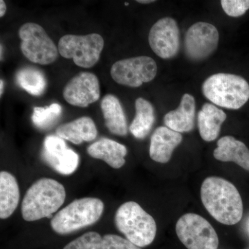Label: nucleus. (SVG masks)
<instances>
[{"label": "nucleus", "instance_id": "f257e3e1", "mask_svg": "<svg viewBox=\"0 0 249 249\" xmlns=\"http://www.w3.org/2000/svg\"><path fill=\"white\" fill-rule=\"evenodd\" d=\"M201 199L205 209L217 222L235 225L242 219V197L230 181L218 177L206 178L201 185Z\"/></svg>", "mask_w": 249, "mask_h": 249}, {"label": "nucleus", "instance_id": "f03ea898", "mask_svg": "<svg viewBox=\"0 0 249 249\" xmlns=\"http://www.w3.org/2000/svg\"><path fill=\"white\" fill-rule=\"evenodd\" d=\"M66 197L65 187L55 180L42 178L28 189L22 203L23 219L34 222L42 218H53Z\"/></svg>", "mask_w": 249, "mask_h": 249}, {"label": "nucleus", "instance_id": "7ed1b4c3", "mask_svg": "<svg viewBox=\"0 0 249 249\" xmlns=\"http://www.w3.org/2000/svg\"><path fill=\"white\" fill-rule=\"evenodd\" d=\"M202 92L216 106L239 109L249 101V84L245 78L237 75L216 73L205 80Z\"/></svg>", "mask_w": 249, "mask_h": 249}, {"label": "nucleus", "instance_id": "20e7f679", "mask_svg": "<svg viewBox=\"0 0 249 249\" xmlns=\"http://www.w3.org/2000/svg\"><path fill=\"white\" fill-rule=\"evenodd\" d=\"M114 222L126 239L139 247L150 245L155 240L157 224L138 203L127 201L116 212Z\"/></svg>", "mask_w": 249, "mask_h": 249}, {"label": "nucleus", "instance_id": "39448f33", "mask_svg": "<svg viewBox=\"0 0 249 249\" xmlns=\"http://www.w3.org/2000/svg\"><path fill=\"white\" fill-rule=\"evenodd\" d=\"M104 211L98 198L85 197L72 201L55 214L51 227L59 235H67L97 222Z\"/></svg>", "mask_w": 249, "mask_h": 249}, {"label": "nucleus", "instance_id": "423d86ee", "mask_svg": "<svg viewBox=\"0 0 249 249\" xmlns=\"http://www.w3.org/2000/svg\"><path fill=\"white\" fill-rule=\"evenodd\" d=\"M18 35L23 55L31 62L47 65L53 63L58 58V47L39 24L33 22L23 24Z\"/></svg>", "mask_w": 249, "mask_h": 249}, {"label": "nucleus", "instance_id": "0eeeda50", "mask_svg": "<svg viewBox=\"0 0 249 249\" xmlns=\"http://www.w3.org/2000/svg\"><path fill=\"white\" fill-rule=\"evenodd\" d=\"M104 47L102 36L97 34L86 36L65 35L58 42V52L62 57L72 59L75 65L91 68L99 60Z\"/></svg>", "mask_w": 249, "mask_h": 249}, {"label": "nucleus", "instance_id": "6e6552de", "mask_svg": "<svg viewBox=\"0 0 249 249\" xmlns=\"http://www.w3.org/2000/svg\"><path fill=\"white\" fill-rule=\"evenodd\" d=\"M178 239L188 249H217L219 238L206 219L197 214L187 213L176 224Z\"/></svg>", "mask_w": 249, "mask_h": 249}, {"label": "nucleus", "instance_id": "1a4fd4ad", "mask_svg": "<svg viewBox=\"0 0 249 249\" xmlns=\"http://www.w3.org/2000/svg\"><path fill=\"white\" fill-rule=\"evenodd\" d=\"M157 73V63L148 56L119 60L113 64L110 71L111 78L116 83L130 88H139L152 81Z\"/></svg>", "mask_w": 249, "mask_h": 249}, {"label": "nucleus", "instance_id": "9d476101", "mask_svg": "<svg viewBox=\"0 0 249 249\" xmlns=\"http://www.w3.org/2000/svg\"><path fill=\"white\" fill-rule=\"evenodd\" d=\"M217 28L207 22H196L187 31L184 39L185 52L193 61H200L210 56L219 43Z\"/></svg>", "mask_w": 249, "mask_h": 249}, {"label": "nucleus", "instance_id": "9b49d317", "mask_svg": "<svg viewBox=\"0 0 249 249\" xmlns=\"http://www.w3.org/2000/svg\"><path fill=\"white\" fill-rule=\"evenodd\" d=\"M41 156L47 165L63 175H71L79 165V155L69 148L64 139L58 136L46 137Z\"/></svg>", "mask_w": 249, "mask_h": 249}, {"label": "nucleus", "instance_id": "f8f14e48", "mask_svg": "<svg viewBox=\"0 0 249 249\" xmlns=\"http://www.w3.org/2000/svg\"><path fill=\"white\" fill-rule=\"evenodd\" d=\"M148 41L152 50L160 58H173L180 49L178 23L171 18L160 19L150 29Z\"/></svg>", "mask_w": 249, "mask_h": 249}, {"label": "nucleus", "instance_id": "ddd939ff", "mask_svg": "<svg viewBox=\"0 0 249 249\" xmlns=\"http://www.w3.org/2000/svg\"><path fill=\"white\" fill-rule=\"evenodd\" d=\"M69 104L79 107H87L96 102L101 96L99 80L94 73L82 71L67 83L62 91Z\"/></svg>", "mask_w": 249, "mask_h": 249}, {"label": "nucleus", "instance_id": "4468645a", "mask_svg": "<svg viewBox=\"0 0 249 249\" xmlns=\"http://www.w3.org/2000/svg\"><path fill=\"white\" fill-rule=\"evenodd\" d=\"M182 135L160 126L155 129L150 140V158L157 163H166L171 159L174 150L182 142Z\"/></svg>", "mask_w": 249, "mask_h": 249}, {"label": "nucleus", "instance_id": "2eb2a0df", "mask_svg": "<svg viewBox=\"0 0 249 249\" xmlns=\"http://www.w3.org/2000/svg\"><path fill=\"white\" fill-rule=\"evenodd\" d=\"M196 112V100L192 95L185 93L178 109L167 113L163 121L167 127L175 132H190L195 127Z\"/></svg>", "mask_w": 249, "mask_h": 249}, {"label": "nucleus", "instance_id": "dca6fc26", "mask_svg": "<svg viewBox=\"0 0 249 249\" xmlns=\"http://www.w3.org/2000/svg\"><path fill=\"white\" fill-rule=\"evenodd\" d=\"M91 157L104 160L114 169H119L125 163L127 150L125 145L107 138L99 139L87 149Z\"/></svg>", "mask_w": 249, "mask_h": 249}, {"label": "nucleus", "instance_id": "f3484780", "mask_svg": "<svg viewBox=\"0 0 249 249\" xmlns=\"http://www.w3.org/2000/svg\"><path fill=\"white\" fill-rule=\"evenodd\" d=\"M213 156L220 161L234 162L249 172V149L243 142L231 136H226L218 141Z\"/></svg>", "mask_w": 249, "mask_h": 249}, {"label": "nucleus", "instance_id": "a211bd4d", "mask_svg": "<svg viewBox=\"0 0 249 249\" xmlns=\"http://www.w3.org/2000/svg\"><path fill=\"white\" fill-rule=\"evenodd\" d=\"M56 134L60 138L79 145L83 142H90L96 139L98 131L91 118L83 116L76 120L59 126Z\"/></svg>", "mask_w": 249, "mask_h": 249}, {"label": "nucleus", "instance_id": "6ab92c4d", "mask_svg": "<svg viewBox=\"0 0 249 249\" xmlns=\"http://www.w3.org/2000/svg\"><path fill=\"white\" fill-rule=\"evenodd\" d=\"M105 124L111 134L125 137L128 133L127 119L119 98L112 94H107L101 103Z\"/></svg>", "mask_w": 249, "mask_h": 249}, {"label": "nucleus", "instance_id": "aec40b11", "mask_svg": "<svg viewBox=\"0 0 249 249\" xmlns=\"http://www.w3.org/2000/svg\"><path fill=\"white\" fill-rule=\"evenodd\" d=\"M226 119L227 114L224 111L211 103H205L197 115L198 128L201 139L207 142L215 140Z\"/></svg>", "mask_w": 249, "mask_h": 249}, {"label": "nucleus", "instance_id": "412c9836", "mask_svg": "<svg viewBox=\"0 0 249 249\" xmlns=\"http://www.w3.org/2000/svg\"><path fill=\"white\" fill-rule=\"evenodd\" d=\"M19 186L14 175L6 171L0 173V218L7 219L19 204Z\"/></svg>", "mask_w": 249, "mask_h": 249}, {"label": "nucleus", "instance_id": "4be33fe9", "mask_svg": "<svg viewBox=\"0 0 249 249\" xmlns=\"http://www.w3.org/2000/svg\"><path fill=\"white\" fill-rule=\"evenodd\" d=\"M135 117L129 126V131L136 139H144L155 124V109L147 100L138 98L135 101Z\"/></svg>", "mask_w": 249, "mask_h": 249}, {"label": "nucleus", "instance_id": "5701e85b", "mask_svg": "<svg viewBox=\"0 0 249 249\" xmlns=\"http://www.w3.org/2000/svg\"><path fill=\"white\" fill-rule=\"evenodd\" d=\"M16 80L20 88L33 96H40L47 89V80L45 73L36 67L21 69L16 74Z\"/></svg>", "mask_w": 249, "mask_h": 249}, {"label": "nucleus", "instance_id": "b1692460", "mask_svg": "<svg viewBox=\"0 0 249 249\" xmlns=\"http://www.w3.org/2000/svg\"><path fill=\"white\" fill-rule=\"evenodd\" d=\"M62 107L58 103H53L48 107H36L34 109L33 123L40 129H48L58 121L61 116Z\"/></svg>", "mask_w": 249, "mask_h": 249}, {"label": "nucleus", "instance_id": "393cba45", "mask_svg": "<svg viewBox=\"0 0 249 249\" xmlns=\"http://www.w3.org/2000/svg\"><path fill=\"white\" fill-rule=\"evenodd\" d=\"M63 249H103V237L96 232H88L67 244Z\"/></svg>", "mask_w": 249, "mask_h": 249}, {"label": "nucleus", "instance_id": "a878e982", "mask_svg": "<svg viewBox=\"0 0 249 249\" xmlns=\"http://www.w3.org/2000/svg\"><path fill=\"white\" fill-rule=\"evenodd\" d=\"M221 5L228 16L240 17L249 9V0H222Z\"/></svg>", "mask_w": 249, "mask_h": 249}, {"label": "nucleus", "instance_id": "bb28decb", "mask_svg": "<svg viewBox=\"0 0 249 249\" xmlns=\"http://www.w3.org/2000/svg\"><path fill=\"white\" fill-rule=\"evenodd\" d=\"M103 249H142L127 239L113 234L103 236Z\"/></svg>", "mask_w": 249, "mask_h": 249}, {"label": "nucleus", "instance_id": "cd10ccee", "mask_svg": "<svg viewBox=\"0 0 249 249\" xmlns=\"http://www.w3.org/2000/svg\"><path fill=\"white\" fill-rule=\"evenodd\" d=\"M6 10H7V7H6L4 1L1 0L0 1V17L2 18L3 16H4V15L6 14Z\"/></svg>", "mask_w": 249, "mask_h": 249}, {"label": "nucleus", "instance_id": "c85d7f7f", "mask_svg": "<svg viewBox=\"0 0 249 249\" xmlns=\"http://www.w3.org/2000/svg\"><path fill=\"white\" fill-rule=\"evenodd\" d=\"M137 2L140 4H150V3L155 2L154 0H137Z\"/></svg>", "mask_w": 249, "mask_h": 249}, {"label": "nucleus", "instance_id": "c756f323", "mask_svg": "<svg viewBox=\"0 0 249 249\" xmlns=\"http://www.w3.org/2000/svg\"><path fill=\"white\" fill-rule=\"evenodd\" d=\"M4 81H3V80H0V88H1V89H0V95H2L3 91H4Z\"/></svg>", "mask_w": 249, "mask_h": 249}, {"label": "nucleus", "instance_id": "7c9ffc66", "mask_svg": "<svg viewBox=\"0 0 249 249\" xmlns=\"http://www.w3.org/2000/svg\"><path fill=\"white\" fill-rule=\"evenodd\" d=\"M2 58V45H1V59Z\"/></svg>", "mask_w": 249, "mask_h": 249}, {"label": "nucleus", "instance_id": "2f4dec72", "mask_svg": "<svg viewBox=\"0 0 249 249\" xmlns=\"http://www.w3.org/2000/svg\"><path fill=\"white\" fill-rule=\"evenodd\" d=\"M124 5H125V6H128L129 4H128V3L126 2V3H124Z\"/></svg>", "mask_w": 249, "mask_h": 249}, {"label": "nucleus", "instance_id": "473e14b6", "mask_svg": "<svg viewBox=\"0 0 249 249\" xmlns=\"http://www.w3.org/2000/svg\"></svg>", "mask_w": 249, "mask_h": 249}]
</instances>
